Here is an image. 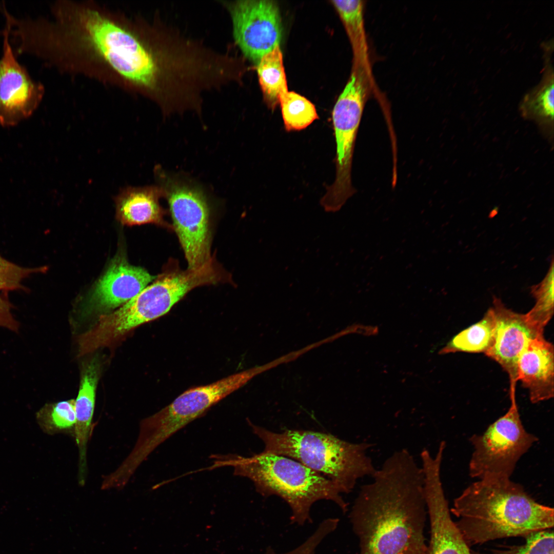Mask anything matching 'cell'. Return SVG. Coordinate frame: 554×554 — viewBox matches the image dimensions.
<instances>
[{
  "label": "cell",
  "instance_id": "cell-1",
  "mask_svg": "<svg viewBox=\"0 0 554 554\" xmlns=\"http://www.w3.org/2000/svg\"><path fill=\"white\" fill-rule=\"evenodd\" d=\"M51 10L53 19L35 31L38 57L61 72L159 100L169 66L155 24L90 1H58Z\"/></svg>",
  "mask_w": 554,
  "mask_h": 554
},
{
  "label": "cell",
  "instance_id": "cell-2",
  "mask_svg": "<svg viewBox=\"0 0 554 554\" xmlns=\"http://www.w3.org/2000/svg\"><path fill=\"white\" fill-rule=\"evenodd\" d=\"M372 477L361 486L349 516L359 554H428L422 467L402 449Z\"/></svg>",
  "mask_w": 554,
  "mask_h": 554
},
{
  "label": "cell",
  "instance_id": "cell-3",
  "mask_svg": "<svg viewBox=\"0 0 554 554\" xmlns=\"http://www.w3.org/2000/svg\"><path fill=\"white\" fill-rule=\"evenodd\" d=\"M450 511L469 545L528 535L553 526V509L540 504L510 478L477 480L455 499Z\"/></svg>",
  "mask_w": 554,
  "mask_h": 554
},
{
  "label": "cell",
  "instance_id": "cell-4",
  "mask_svg": "<svg viewBox=\"0 0 554 554\" xmlns=\"http://www.w3.org/2000/svg\"><path fill=\"white\" fill-rule=\"evenodd\" d=\"M213 458L210 468L232 467L234 475L249 479L262 495L282 498L291 510V521L298 525L311 521V507L319 500H330L344 512L347 510V503L331 481L291 458L263 452L250 457Z\"/></svg>",
  "mask_w": 554,
  "mask_h": 554
},
{
  "label": "cell",
  "instance_id": "cell-5",
  "mask_svg": "<svg viewBox=\"0 0 554 554\" xmlns=\"http://www.w3.org/2000/svg\"><path fill=\"white\" fill-rule=\"evenodd\" d=\"M264 442L265 453L293 459L331 481L341 493H348L357 481L376 471L367 450L373 444L354 443L333 435L311 430L287 429L274 432L249 423Z\"/></svg>",
  "mask_w": 554,
  "mask_h": 554
},
{
  "label": "cell",
  "instance_id": "cell-6",
  "mask_svg": "<svg viewBox=\"0 0 554 554\" xmlns=\"http://www.w3.org/2000/svg\"><path fill=\"white\" fill-rule=\"evenodd\" d=\"M255 373V369H250L189 389L168 406L142 420L137 441L128 454L129 460L140 465L167 439L243 386Z\"/></svg>",
  "mask_w": 554,
  "mask_h": 554
},
{
  "label": "cell",
  "instance_id": "cell-7",
  "mask_svg": "<svg viewBox=\"0 0 554 554\" xmlns=\"http://www.w3.org/2000/svg\"><path fill=\"white\" fill-rule=\"evenodd\" d=\"M157 186L166 199L189 269L209 262L210 204L205 190L187 177L154 169Z\"/></svg>",
  "mask_w": 554,
  "mask_h": 554
},
{
  "label": "cell",
  "instance_id": "cell-8",
  "mask_svg": "<svg viewBox=\"0 0 554 554\" xmlns=\"http://www.w3.org/2000/svg\"><path fill=\"white\" fill-rule=\"evenodd\" d=\"M226 279L225 273L213 259L196 269L167 270L135 297L110 313L109 325L114 333L122 336L167 313L192 289Z\"/></svg>",
  "mask_w": 554,
  "mask_h": 554
},
{
  "label": "cell",
  "instance_id": "cell-9",
  "mask_svg": "<svg viewBox=\"0 0 554 554\" xmlns=\"http://www.w3.org/2000/svg\"><path fill=\"white\" fill-rule=\"evenodd\" d=\"M516 398L510 394L507 411L484 432L470 438L473 451L468 472L472 478H510L519 460L538 441L525 428Z\"/></svg>",
  "mask_w": 554,
  "mask_h": 554
},
{
  "label": "cell",
  "instance_id": "cell-10",
  "mask_svg": "<svg viewBox=\"0 0 554 554\" xmlns=\"http://www.w3.org/2000/svg\"><path fill=\"white\" fill-rule=\"evenodd\" d=\"M372 82L361 71H352L332 110L336 144V175L328 187L326 196L338 204L346 202L355 192L351 183V168L355 142Z\"/></svg>",
  "mask_w": 554,
  "mask_h": 554
},
{
  "label": "cell",
  "instance_id": "cell-11",
  "mask_svg": "<svg viewBox=\"0 0 554 554\" xmlns=\"http://www.w3.org/2000/svg\"><path fill=\"white\" fill-rule=\"evenodd\" d=\"M233 36L245 56L258 63L262 57L280 45L282 24L277 5L271 1L228 2Z\"/></svg>",
  "mask_w": 554,
  "mask_h": 554
},
{
  "label": "cell",
  "instance_id": "cell-12",
  "mask_svg": "<svg viewBox=\"0 0 554 554\" xmlns=\"http://www.w3.org/2000/svg\"><path fill=\"white\" fill-rule=\"evenodd\" d=\"M3 55L0 59V126H15L31 116L41 102L44 86L33 81L26 68L17 61L6 25Z\"/></svg>",
  "mask_w": 554,
  "mask_h": 554
},
{
  "label": "cell",
  "instance_id": "cell-13",
  "mask_svg": "<svg viewBox=\"0 0 554 554\" xmlns=\"http://www.w3.org/2000/svg\"><path fill=\"white\" fill-rule=\"evenodd\" d=\"M491 308L496 324L492 343L485 354L497 362L506 372L509 379L510 393H515L519 357L530 341L543 334L531 326L525 314L507 308L495 296Z\"/></svg>",
  "mask_w": 554,
  "mask_h": 554
},
{
  "label": "cell",
  "instance_id": "cell-14",
  "mask_svg": "<svg viewBox=\"0 0 554 554\" xmlns=\"http://www.w3.org/2000/svg\"><path fill=\"white\" fill-rule=\"evenodd\" d=\"M441 466L423 468L424 495L430 525L428 554H471L469 545L450 516L441 477Z\"/></svg>",
  "mask_w": 554,
  "mask_h": 554
},
{
  "label": "cell",
  "instance_id": "cell-15",
  "mask_svg": "<svg viewBox=\"0 0 554 554\" xmlns=\"http://www.w3.org/2000/svg\"><path fill=\"white\" fill-rule=\"evenodd\" d=\"M156 277L143 268L130 265L123 256L117 255L91 290L86 308L90 312H108L120 307Z\"/></svg>",
  "mask_w": 554,
  "mask_h": 554
},
{
  "label": "cell",
  "instance_id": "cell-16",
  "mask_svg": "<svg viewBox=\"0 0 554 554\" xmlns=\"http://www.w3.org/2000/svg\"><path fill=\"white\" fill-rule=\"evenodd\" d=\"M517 369L518 381L528 390L532 403L553 397V345L544 335L529 342L519 357Z\"/></svg>",
  "mask_w": 554,
  "mask_h": 554
},
{
  "label": "cell",
  "instance_id": "cell-17",
  "mask_svg": "<svg viewBox=\"0 0 554 554\" xmlns=\"http://www.w3.org/2000/svg\"><path fill=\"white\" fill-rule=\"evenodd\" d=\"M162 197V191L157 185L124 188L114 198L116 217L124 225L152 223L165 226L164 211L159 202Z\"/></svg>",
  "mask_w": 554,
  "mask_h": 554
},
{
  "label": "cell",
  "instance_id": "cell-18",
  "mask_svg": "<svg viewBox=\"0 0 554 554\" xmlns=\"http://www.w3.org/2000/svg\"><path fill=\"white\" fill-rule=\"evenodd\" d=\"M98 365L93 360L84 368L78 393L75 400L76 423L74 437L78 451V478L84 479L87 471V444L92 431Z\"/></svg>",
  "mask_w": 554,
  "mask_h": 554
},
{
  "label": "cell",
  "instance_id": "cell-19",
  "mask_svg": "<svg viewBox=\"0 0 554 554\" xmlns=\"http://www.w3.org/2000/svg\"><path fill=\"white\" fill-rule=\"evenodd\" d=\"M544 68L542 78L539 84L524 96L521 109L525 114L552 120L553 118V69L551 61L553 42L542 44Z\"/></svg>",
  "mask_w": 554,
  "mask_h": 554
},
{
  "label": "cell",
  "instance_id": "cell-20",
  "mask_svg": "<svg viewBox=\"0 0 554 554\" xmlns=\"http://www.w3.org/2000/svg\"><path fill=\"white\" fill-rule=\"evenodd\" d=\"M347 32L353 50V61L370 65L364 23L365 2L332 1Z\"/></svg>",
  "mask_w": 554,
  "mask_h": 554
},
{
  "label": "cell",
  "instance_id": "cell-21",
  "mask_svg": "<svg viewBox=\"0 0 554 554\" xmlns=\"http://www.w3.org/2000/svg\"><path fill=\"white\" fill-rule=\"evenodd\" d=\"M495 324L494 314L491 307L480 321L452 337L439 354L458 352L485 353L492 343Z\"/></svg>",
  "mask_w": 554,
  "mask_h": 554
},
{
  "label": "cell",
  "instance_id": "cell-22",
  "mask_svg": "<svg viewBox=\"0 0 554 554\" xmlns=\"http://www.w3.org/2000/svg\"><path fill=\"white\" fill-rule=\"evenodd\" d=\"M257 72L264 101L273 110L279 104L280 96L288 91L280 45L262 57Z\"/></svg>",
  "mask_w": 554,
  "mask_h": 554
},
{
  "label": "cell",
  "instance_id": "cell-23",
  "mask_svg": "<svg viewBox=\"0 0 554 554\" xmlns=\"http://www.w3.org/2000/svg\"><path fill=\"white\" fill-rule=\"evenodd\" d=\"M36 419L42 431L46 434L64 433L74 437L75 400L47 403L36 412Z\"/></svg>",
  "mask_w": 554,
  "mask_h": 554
},
{
  "label": "cell",
  "instance_id": "cell-24",
  "mask_svg": "<svg viewBox=\"0 0 554 554\" xmlns=\"http://www.w3.org/2000/svg\"><path fill=\"white\" fill-rule=\"evenodd\" d=\"M553 261L543 280L531 287V293L536 299L533 308L526 317L529 323L539 333L543 334L545 326L553 314L554 279Z\"/></svg>",
  "mask_w": 554,
  "mask_h": 554
},
{
  "label": "cell",
  "instance_id": "cell-25",
  "mask_svg": "<svg viewBox=\"0 0 554 554\" xmlns=\"http://www.w3.org/2000/svg\"><path fill=\"white\" fill-rule=\"evenodd\" d=\"M279 103L284 128L287 132L305 129L319 119L314 105L296 92L287 91L280 96Z\"/></svg>",
  "mask_w": 554,
  "mask_h": 554
},
{
  "label": "cell",
  "instance_id": "cell-26",
  "mask_svg": "<svg viewBox=\"0 0 554 554\" xmlns=\"http://www.w3.org/2000/svg\"><path fill=\"white\" fill-rule=\"evenodd\" d=\"M526 542L508 549L474 554H553V533L546 529L532 533L526 537Z\"/></svg>",
  "mask_w": 554,
  "mask_h": 554
},
{
  "label": "cell",
  "instance_id": "cell-27",
  "mask_svg": "<svg viewBox=\"0 0 554 554\" xmlns=\"http://www.w3.org/2000/svg\"><path fill=\"white\" fill-rule=\"evenodd\" d=\"M43 267L28 268L14 264L0 255V290H23V282L31 274L42 272Z\"/></svg>",
  "mask_w": 554,
  "mask_h": 554
},
{
  "label": "cell",
  "instance_id": "cell-28",
  "mask_svg": "<svg viewBox=\"0 0 554 554\" xmlns=\"http://www.w3.org/2000/svg\"><path fill=\"white\" fill-rule=\"evenodd\" d=\"M332 531V528L329 523L322 522L312 534L294 549L288 552L279 553L269 547L264 554H315L319 544Z\"/></svg>",
  "mask_w": 554,
  "mask_h": 554
},
{
  "label": "cell",
  "instance_id": "cell-29",
  "mask_svg": "<svg viewBox=\"0 0 554 554\" xmlns=\"http://www.w3.org/2000/svg\"><path fill=\"white\" fill-rule=\"evenodd\" d=\"M12 305L8 300L0 295V326L17 331L19 324L11 312Z\"/></svg>",
  "mask_w": 554,
  "mask_h": 554
}]
</instances>
